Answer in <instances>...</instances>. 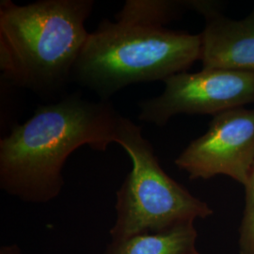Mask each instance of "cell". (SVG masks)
I'll return each mask as SVG.
<instances>
[{
	"instance_id": "11",
	"label": "cell",
	"mask_w": 254,
	"mask_h": 254,
	"mask_svg": "<svg viewBox=\"0 0 254 254\" xmlns=\"http://www.w3.org/2000/svg\"><path fill=\"white\" fill-rule=\"evenodd\" d=\"M0 254H24L17 245H7L1 247Z\"/></svg>"
},
{
	"instance_id": "10",
	"label": "cell",
	"mask_w": 254,
	"mask_h": 254,
	"mask_svg": "<svg viewBox=\"0 0 254 254\" xmlns=\"http://www.w3.org/2000/svg\"><path fill=\"white\" fill-rule=\"evenodd\" d=\"M245 208L239 232V254H254V165L245 186Z\"/></svg>"
},
{
	"instance_id": "9",
	"label": "cell",
	"mask_w": 254,
	"mask_h": 254,
	"mask_svg": "<svg viewBox=\"0 0 254 254\" xmlns=\"http://www.w3.org/2000/svg\"><path fill=\"white\" fill-rule=\"evenodd\" d=\"M195 11V0H127L117 14L162 26Z\"/></svg>"
},
{
	"instance_id": "6",
	"label": "cell",
	"mask_w": 254,
	"mask_h": 254,
	"mask_svg": "<svg viewBox=\"0 0 254 254\" xmlns=\"http://www.w3.org/2000/svg\"><path fill=\"white\" fill-rule=\"evenodd\" d=\"M174 164L190 180L226 175L245 187L254 165V109L236 108L213 116L207 131Z\"/></svg>"
},
{
	"instance_id": "8",
	"label": "cell",
	"mask_w": 254,
	"mask_h": 254,
	"mask_svg": "<svg viewBox=\"0 0 254 254\" xmlns=\"http://www.w3.org/2000/svg\"><path fill=\"white\" fill-rule=\"evenodd\" d=\"M194 223L160 233H149L111 240L104 254H200L196 247Z\"/></svg>"
},
{
	"instance_id": "4",
	"label": "cell",
	"mask_w": 254,
	"mask_h": 254,
	"mask_svg": "<svg viewBox=\"0 0 254 254\" xmlns=\"http://www.w3.org/2000/svg\"><path fill=\"white\" fill-rule=\"evenodd\" d=\"M117 143L131 158L132 170L116 192L111 240L169 231L213 214L205 201L165 173L141 127L122 115Z\"/></svg>"
},
{
	"instance_id": "7",
	"label": "cell",
	"mask_w": 254,
	"mask_h": 254,
	"mask_svg": "<svg viewBox=\"0 0 254 254\" xmlns=\"http://www.w3.org/2000/svg\"><path fill=\"white\" fill-rule=\"evenodd\" d=\"M218 1L196 0L195 11L205 20L201 31L202 69L254 73V9L244 18L232 19Z\"/></svg>"
},
{
	"instance_id": "5",
	"label": "cell",
	"mask_w": 254,
	"mask_h": 254,
	"mask_svg": "<svg viewBox=\"0 0 254 254\" xmlns=\"http://www.w3.org/2000/svg\"><path fill=\"white\" fill-rule=\"evenodd\" d=\"M163 92L140 101L138 120L164 127L179 115L216 116L230 109L254 104V73L201 69L167 78Z\"/></svg>"
},
{
	"instance_id": "1",
	"label": "cell",
	"mask_w": 254,
	"mask_h": 254,
	"mask_svg": "<svg viewBox=\"0 0 254 254\" xmlns=\"http://www.w3.org/2000/svg\"><path fill=\"white\" fill-rule=\"evenodd\" d=\"M120 116L109 101L76 93L39 107L0 139L1 190L30 203L54 200L64 188L67 158L82 146L105 152L117 143Z\"/></svg>"
},
{
	"instance_id": "3",
	"label": "cell",
	"mask_w": 254,
	"mask_h": 254,
	"mask_svg": "<svg viewBox=\"0 0 254 254\" xmlns=\"http://www.w3.org/2000/svg\"><path fill=\"white\" fill-rule=\"evenodd\" d=\"M104 19L82 49L73 80L109 101L131 84L165 81L200 61V34L174 31L139 19Z\"/></svg>"
},
{
	"instance_id": "2",
	"label": "cell",
	"mask_w": 254,
	"mask_h": 254,
	"mask_svg": "<svg viewBox=\"0 0 254 254\" xmlns=\"http://www.w3.org/2000/svg\"><path fill=\"white\" fill-rule=\"evenodd\" d=\"M92 0L0 2V70L4 79L40 95L63 91L73 80L90 33L85 22Z\"/></svg>"
}]
</instances>
